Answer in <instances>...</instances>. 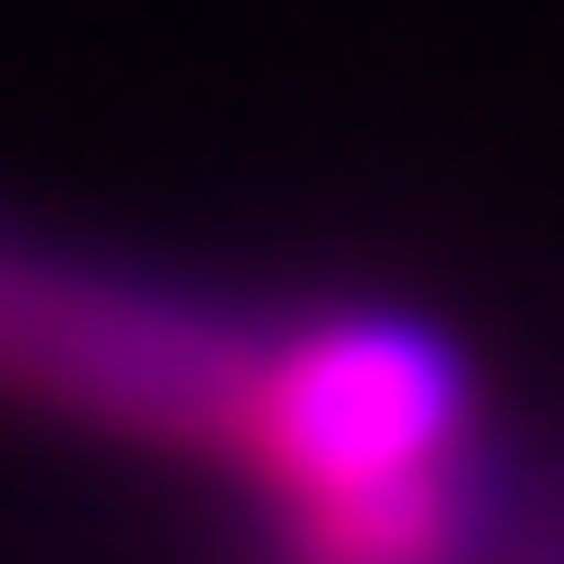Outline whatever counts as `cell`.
Returning a JSON list of instances; mask_svg holds the SVG:
<instances>
[{"mask_svg":"<svg viewBox=\"0 0 564 564\" xmlns=\"http://www.w3.org/2000/svg\"><path fill=\"white\" fill-rule=\"evenodd\" d=\"M282 329H294V294L271 306V294H224V282L0 224V412H35L59 435L247 482Z\"/></svg>","mask_w":564,"mask_h":564,"instance_id":"6da1fadb","label":"cell"}]
</instances>
